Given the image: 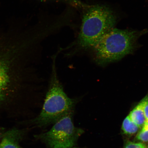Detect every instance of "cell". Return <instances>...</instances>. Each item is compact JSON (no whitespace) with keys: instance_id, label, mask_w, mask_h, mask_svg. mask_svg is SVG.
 <instances>
[{"instance_id":"obj_1","label":"cell","mask_w":148,"mask_h":148,"mask_svg":"<svg viewBox=\"0 0 148 148\" xmlns=\"http://www.w3.org/2000/svg\"><path fill=\"white\" fill-rule=\"evenodd\" d=\"M14 32L0 33V112H14L36 96V52Z\"/></svg>"},{"instance_id":"obj_2","label":"cell","mask_w":148,"mask_h":148,"mask_svg":"<svg viewBox=\"0 0 148 148\" xmlns=\"http://www.w3.org/2000/svg\"><path fill=\"white\" fill-rule=\"evenodd\" d=\"M57 56L56 54L53 57L50 82L41 112L34 119L24 122V124L44 128L54 124L66 114L74 112L79 101L77 99L70 98L64 91L57 73Z\"/></svg>"},{"instance_id":"obj_3","label":"cell","mask_w":148,"mask_h":148,"mask_svg":"<svg viewBox=\"0 0 148 148\" xmlns=\"http://www.w3.org/2000/svg\"><path fill=\"white\" fill-rule=\"evenodd\" d=\"M115 14L105 5L90 6L83 16L78 44L83 49L93 47L102 37L114 28L116 23Z\"/></svg>"},{"instance_id":"obj_4","label":"cell","mask_w":148,"mask_h":148,"mask_svg":"<svg viewBox=\"0 0 148 148\" xmlns=\"http://www.w3.org/2000/svg\"><path fill=\"white\" fill-rule=\"evenodd\" d=\"M145 32L111 29L94 47L98 60L105 62L119 60L132 51L138 36Z\"/></svg>"},{"instance_id":"obj_5","label":"cell","mask_w":148,"mask_h":148,"mask_svg":"<svg viewBox=\"0 0 148 148\" xmlns=\"http://www.w3.org/2000/svg\"><path fill=\"white\" fill-rule=\"evenodd\" d=\"M74 112L64 116L55 123L49 131L35 135L34 138L50 148L75 147L84 131L74 125Z\"/></svg>"},{"instance_id":"obj_6","label":"cell","mask_w":148,"mask_h":148,"mask_svg":"<svg viewBox=\"0 0 148 148\" xmlns=\"http://www.w3.org/2000/svg\"><path fill=\"white\" fill-rule=\"evenodd\" d=\"M27 132V129L15 127L0 131V148H22L20 143Z\"/></svg>"},{"instance_id":"obj_7","label":"cell","mask_w":148,"mask_h":148,"mask_svg":"<svg viewBox=\"0 0 148 148\" xmlns=\"http://www.w3.org/2000/svg\"><path fill=\"white\" fill-rule=\"evenodd\" d=\"M144 99L131 111L128 115L131 119L141 128L145 125L146 120L143 111Z\"/></svg>"},{"instance_id":"obj_8","label":"cell","mask_w":148,"mask_h":148,"mask_svg":"<svg viewBox=\"0 0 148 148\" xmlns=\"http://www.w3.org/2000/svg\"><path fill=\"white\" fill-rule=\"evenodd\" d=\"M140 128L135 124L129 117L127 116L124 120L122 126V130L125 134L128 135L134 134L138 132Z\"/></svg>"},{"instance_id":"obj_9","label":"cell","mask_w":148,"mask_h":148,"mask_svg":"<svg viewBox=\"0 0 148 148\" xmlns=\"http://www.w3.org/2000/svg\"><path fill=\"white\" fill-rule=\"evenodd\" d=\"M136 138L140 142L148 141V123L147 122L136 135Z\"/></svg>"},{"instance_id":"obj_10","label":"cell","mask_w":148,"mask_h":148,"mask_svg":"<svg viewBox=\"0 0 148 148\" xmlns=\"http://www.w3.org/2000/svg\"><path fill=\"white\" fill-rule=\"evenodd\" d=\"M123 148H147L145 144L127 141L125 143Z\"/></svg>"},{"instance_id":"obj_11","label":"cell","mask_w":148,"mask_h":148,"mask_svg":"<svg viewBox=\"0 0 148 148\" xmlns=\"http://www.w3.org/2000/svg\"><path fill=\"white\" fill-rule=\"evenodd\" d=\"M143 111L146 121H148V97L144 99Z\"/></svg>"},{"instance_id":"obj_12","label":"cell","mask_w":148,"mask_h":148,"mask_svg":"<svg viewBox=\"0 0 148 148\" xmlns=\"http://www.w3.org/2000/svg\"><path fill=\"white\" fill-rule=\"evenodd\" d=\"M65 1L69 2L71 3V4H73L75 5L81 6L83 5L82 3H81L79 0H65Z\"/></svg>"},{"instance_id":"obj_13","label":"cell","mask_w":148,"mask_h":148,"mask_svg":"<svg viewBox=\"0 0 148 148\" xmlns=\"http://www.w3.org/2000/svg\"><path fill=\"white\" fill-rule=\"evenodd\" d=\"M79 148V147H73V148Z\"/></svg>"},{"instance_id":"obj_14","label":"cell","mask_w":148,"mask_h":148,"mask_svg":"<svg viewBox=\"0 0 148 148\" xmlns=\"http://www.w3.org/2000/svg\"><path fill=\"white\" fill-rule=\"evenodd\" d=\"M146 122H147V123H148V121H146Z\"/></svg>"},{"instance_id":"obj_15","label":"cell","mask_w":148,"mask_h":148,"mask_svg":"<svg viewBox=\"0 0 148 148\" xmlns=\"http://www.w3.org/2000/svg\"><path fill=\"white\" fill-rule=\"evenodd\" d=\"M147 148H148V147Z\"/></svg>"}]
</instances>
